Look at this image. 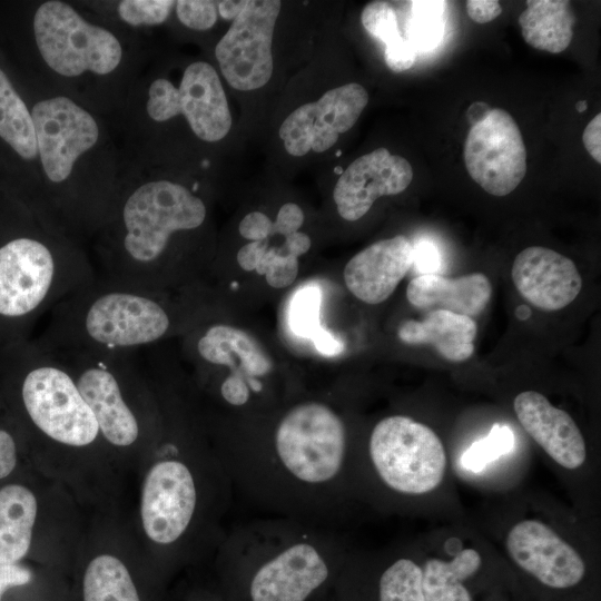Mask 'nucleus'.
Returning <instances> with one entry per match:
<instances>
[{"mask_svg": "<svg viewBox=\"0 0 601 601\" xmlns=\"http://www.w3.org/2000/svg\"><path fill=\"white\" fill-rule=\"evenodd\" d=\"M206 217L204 200L173 180H146L116 194L100 228V276L126 286L162 289L175 278L169 255L174 239L197 230Z\"/></svg>", "mask_w": 601, "mask_h": 601, "instance_id": "f257e3e1", "label": "nucleus"}, {"mask_svg": "<svg viewBox=\"0 0 601 601\" xmlns=\"http://www.w3.org/2000/svg\"><path fill=\"white\" fill-rule=\"evenodd\" d=\"M176 318L162 289L126 286L96 275L53 306L37 345L46 351L137 353L169 335Z\"/></svg>", "mask_w": 601, "mask_h": 601, "instance_id": "f03ea898", "label": "nucleus"}, {"mask_svg": "<svg viewBox=\"0 0 601 601\" xmlns=\"http://www.w3.org/2000/svg\"><path fill=\"white\" fill-rule=\"evenodd\" d=\"M346 428L326 404L304 402L292 407L278 423L272 456L247 466L278 500L296 503L329 497V487L343 471ZM249 465V464H248Z\"/></svg>", "mask_w": 601, "mask_h": 601, "instance_id": "7ed1b4c3", "label": "nucleus"}, {"mask_svg": "<svg viewBox=\"0 0 601 601\" xmlns=\"http://www.w3.org/2000/svg\"><path fill=\"white\" fill-rule=\"evenodd\" d=\"M96 275L73 239L42 223L0 246V318L31 321Z\"/></svg>", "mask_w": 601, "mask_h": 601, "instance_id": "20e7f679", "label": "nucleus"}, {"mask_svg": "<svg viewBox=\"0 0 601 601\" xmlns=\"http://www.w3.org/2000/svg\"><path fill=\"white\" fill-rule=\"evenodd\" d=\"M31 117L38 158L48 183L40 208L42 223L69 238L76 231L93 229L70 180L77 161L99 142L100 128L96 118L62 95L37 101Z\"/></svg>", "mask_w": 601, "mask_h": 601, "instance_id": "39448f33", "label": "nucleus"}, {"mask_svg": "<svg viewBox=\"0 0 601 601\" xmlns=\"http://www.w3.org/2000/svg\"><path fill=\"white\" fill-rule=\"evenodd\" d=\"M47 352L71 373L93 414L100 437L108 444L121 449L134 446L151 428L150 388L140 372L138 352Z\"/></svg>", "mask_w": 601, "mask_h": 601, "instance_id": "423d86ee", "label": "nucleus"}, {"mask_svg": "<svg viewBox=\"0 0 601 601\" xmlns=\"http://www.w3.org/2000/svg\"><path fill=\"white\" fill-rule=\"evenodd\" d=\"M19 400L30 426L67 447L95 444L100 432L69 370L37 344L21 351Z\"/></svg>", "mask_w": 601, "mask_h": 601, "instance_id": "0eeeda50", "label": "nucleus"}, {"mask_svg": "<svg viewBox=\"0 0 601 601\" xmlns=\"http://www.w3.org/2000/svg\"><path fill=\"white\" fill-rule=\"evenodd\" d=\"M239 538L256 554L252 601H306L329 578V539L302 525Z\"/></svg>", "mask_w": 601, "mask_h": 601, "instance_id": "6e6552de", "label": "nucleus"}, {"mask_svg": "<svg viewBox=\"0 0 601 601\" xmlns=\"http://www.w3.org/2000/svg\"><path fill=\"white\" fill-rule=\"evenodd\" d=\"M32 31L45 65L63 78L108 76L124 59L122 43L111 30L87 20L65 1L41 2L33 14Z\"/></svg>", "mask_w": 601, "mask_h": 601, "instance_id": "1a4fd4ad", "label": "nucleus"}, {"mask_svg": "<svg viewBox=\"0 0 601 601\" xmlns=\"http://www.w3.org/2000/svg\"><path fill=\"white\" fill-rule=\"evenodd\" d=\"M368 454L383 483L403 494H424L443 481L446 454L436 433L404 415L381 420L373 428Z\"/></svg>", "mask_w": 601, "mask_h": 601, "instance_id": "9d476101", "label": "nucleus"}, {"mask_svg": "<svg viewBox=\"0 0 601 601\" xmlns=\"http://www.w3.org/2000/svg\"><path fill=\"white\" fill-rule=\"evenodd\" d=\"M146 112L157 122L184 116L201 140L216 142L231 128V116L216 69L205 61L186 67L178 86L167 78L155 79L147 91Z\"/></svg>", "mask_w": 601, "mask_h": 601, "instance_id": "9b49d317", "label": "nucleus"}, {"mask_svg": "<svg viewBox=\"0 0 601 601\" xmlns=\"http://www.w3.org/2000/svg\"><path fill=\"white\" fill-rule=\"evenodd\" d=\"M463 158L470 177L497 197L512 193L526 173L522 134L513 117L500 108L490 109L471 126Z\"/></svg>", "mask_w": 601, "mask_h": 601, "instance_id": "f8f14e48", "label": "nucleus"}, {"mask_svg": "<svg viewBox=\"0 0 601 601\" xmlns=\"http://www.w3.org/2000/svg\"><path fill=\"white\" fill-rule=\"evenodd\" d=\"M278 0L247 1L215 48L227 82L240 91L265 86L273 73L272 42L280 11Z\"/></svg>", "mask_w": 601, "mask_h": 601, "instance_id": "ddd939ff", "label": "nucleus"}, {"mask_svg": "<svg viewBox=\"0 0 601 601\" xmlns=\"http://www.w3.org/2000/svg\"><path fill=\"white\" fill-rule=\"evenodd\" d=\"M198 486L189 465L168 457L148 470L141 490L140 518L147 538L159 545L178 542L198 506Z\"/></svg>", "mask_w": 601, "mask_h": 601, "instance_id": "4468645a", "label": "nucleus"}, {"mask_svg": "<svg viewBox=\"0 0 601 601\" xmlns=\"http://www.w3.org/2000/svg\"><path fill=\"white\" fill-rule=\"evenodd\" d=\"M368 102V93L356 82L326 91L317 101L302 105L282 124L279 137L292 156L329 149L349 130Z\"/></svg>", "mask_w": 601, "mask_h": 601, "instance_id": "2eb2a0df", "label": "nucleus"}, {"mask_svg": "<svg viewBox=\"0 0 601 601\" xmlns=\"http://www.w3.org/2000/svg\"><path fill=\"white\" fill-rule=\"evenodd\" d=\"M506 550L521 569L553 589L574 587L585 573L580 554L555 531L536 520L516 523L508 533Z\"/></svg>", "mask_w": 601, "mask_h": 601, "instance_id": "dca6fc26", "label": "nucleus"}, {"mask_svg": "<svg viewBox=\"0 0 601 601\" xmlns=\"http://www.w3.org/2000/svg\"><path fill=\"white\" fill-rule=\"evenodd\" d=\"M412 178V166L404 157L377 148L355 159L341 174L333 191L337 211L346 220H357L378 197L405 190Z\"/></svg>", "mask_w": 601, "mask_h": 601, "instance_id": "f3484780", "label": "nucleus"}, {"mask_svg": "<svg viewBox=\"0 0 601 601\" xmlns=\"http://www.w3.org/2000/svg\"><path fill=\"white\" fill-rule=\"evenodd\" d=\"M512 280L532 306L555 312L570 305L582 288L575 264L564 255L542 246L520 252L512 265Z\"/></svg>", "mask_w": 601, "mask_h": 601, "instance_id": "a211bd4d", "label": "nucleus"}, {"mask_svg": "<svg viewBox=\"0 0 601 601\" xmlns=\"http://www.w3.org/2000/svg\"><path fill=\"white\" fill-rule=\"evenodd\" d=\"M413 264V245L403 235L378 240L354 255L344 268V282L359 300H386Z\"/></svg>", "mask_w": 601, "mask_h": 601, "instance_id": "6ab92c4d", "label": "nucleus"}, {"mask_svg": "<svg viewBox=\"0 0 601 601\" xmlns=\"http://www.w3.org/2000/svg\"><path fill=\"white\" fill-rule=\"evenodd\" d=\"M513 407L526 433L558 464L574 470L584 463L585 441L569 413L553 406L544 395L535 391L518 394Z\"/></svg>", "mask_w": 601, "mask_h": 601, "instance_id": "aec40b11", "label": "nucleus"}, {"mask_svg": "<svg viewBox=\"0 0 601 601\" xmlns=\"http://www.w3.org/2000/svg\"><path fill=\"white\" fill-rule=\"evenodd\" d=\"M201 363L228 367L230 374L244 377L250 391L259 392L262 384L254 377L268 374L273 364L263 347L246 332L226 324H210L193 344Z\"/></svg>", "mask_w": 601, "mask_h": 601, "instance_id": "412c9836", "label": "nucleus"}, {"mask_svg": "<svg viewBox=\"0 0 601 601\" xmlns=\"http://www.w3.org/2000/svg\"><path fill=\"white\" fill-rule=\"evenodd\" d=\"M491 295V282L482 273L455 278L423 274L411 279L406 288L408 303L417 308L437 307L469 317L481 314Z\"/></svg>", "mask_w": 601, "mask_h": 601, "instance_id": "4be33fe9", "label": "nucleus"}, {"mask_svg": "<svg viewBox=\"0 0 601 601\" xmlns=\"http://www.w3.org/2000/svg\"><path fill=\"white\" fill-rule=\"evenodd\" d=\"M476 333L477 325L472 317L445 309H433L421 322L405 321L397 329L402 342L432 345L451 362H463L472 356Z\"/></svg>", "mask_w": 601, "mask_h": 601, "instance_id": "5701e85b", "label": "nucleus"}, {"mask_svg": "<svg viewBox=\"0 0 601 601\" xmlns=\"http://www.w3.org/2000/svg\"><path fill=\"white\" fill-rule=\"evenodd\" d=\"M38 514L33 492L19 483L0 487V563H19L29 552Z\"/></svg>", "mask_w": 601, "mask_h": 601, "instance_id": "b1692460", "label": "nucleus"}, {"mask_svg": "<svg viewBox=\"0 0 601 601\" xmlns=\"http://www.w3.org/2000/svg\"><path fill=\"white\" fill-rule=\"evenodd\" d=\"M573 23L570 2L564 0H528L519 17L524 41L551 53L562 52L569 47Z\"/></svg>", "mask_w": 601, "mask_h": 601, "instance_id": "393cba45", "label": "nucleus"}, {"mask_svg": "<svg viewBox=\"0 0 601 601\" xmlns=\"http://www.w3.org/2000/svg\"><path fill=\"white\" fill-rule=\"evenodd\" d=\"M482 560L474 549H464L446 562L430 559L422 568L425 601H473L464 581L475 574Z\"/></svg>", "mask_w": 601, "mask_h": 601, "instance_id": "a878e982", "label": "nucleus"}, {"mask_svg": "<svg viewBox=\"0 0 601 601\" xmlns=\"http://www.w3.org/2000/svg\"><path fill=\"white\" fill-rule=\"evenodd\" d=\"M0 138L22 159L38 158L37 137L31 110L0 68Z\"/></svg>", "mask_w": 601, "mask_h": 601, "instance_id": "bb28decb", "label": "nucleus"}, {"mask_svg": "<svg viewBox=\"0 0 601 601\" xmlns=\"http://www.w3.org/2000/svg\"><path fill=\"white\" fill-rule=\"evenodd\" d=\"M361 20L365 30L385 45L384 59L392 71L403 72L414 65L417 51L403 37L392 4L372 1L364 7Z\"/></svg>", "mask_w": 601, "mask_h": 601, "instance_id": "cd10ccee", "label": "nucleus"}, {"mask_svg": "<svg viewBox=\"0 0 601 601\" xmlns=\"http://www.w3.org/2000/svg\"><path fill=\"white\" fill-rule=\"evenodd\" d=\"M83 601H140L125 563L112 554L95 556L82 581Z\"/></svg>", "mask_w": 601, "mask_h": 601, "instance_id": "c85d7f7f", "label": "nucleus"}, {"mask_svg": "<svg viewBox=\"0 0 601 601\" xmlns=\"http://www.w3.org/2000/svg\"><path fill=\"white\" fill-rule=\"evenodd\" d=\"M322 290L315 284L297 289L289 306V326L302 338L313 342L323 355L334 356L343 351V344L321 324Z\"/></svg>", "mask_w": 601, "mask_h": 601, "instance_id": "c756f323", "label": "nucleus"}, {"mask_svg": "<svg viewBox=\"0 0 601 601\" xmlns=\"http://www.w3.org/2000/svg\"><path fill=\"white\" fill-rule=\"evenodd\" d=\"M403 37L418 52L439 46L445 31L444 1H410Z\"/></svg>", "mask_w": 601, "mask_h": 601, "instance_id": "7c9ffc66", "label": "nucleus"}, {"mask_svg": "<svg viewBox=\"0 0 601 601\" xmlns=\"http://www.w3.org/2000/svg\"><path fill=\"white\" fill-rule=\"evenodd\" d=\"M378 601H425L422 568L407 558L394 561L380 578Z\"/></svg>", "mask_w": 601, "mask_h": 601, "instance_id": "2f4dec72", "label": "nucleus"}, {"mask_svg": "<svg viewBox=\"0 0 601 601\" xmlns=\"http://www.w3.org/2000/svg\"><path fill=\"white\" fill-rule=\"evenodd\" d=\"M515 443L513 431L506 424L495 423L489 434L474 442L461 457L464 469L482 471L489 463L510 453Z\"/></svg>", "mask_w": 601, "mask_h": 601, "instance_id": "473e14b6", "label": "nucleus"}, {"mask_svg": "<svg viewBox=\"0 0 601 601\" xmlns=\"http://www.w3.org/2000/svg\"><path fill=\"white\" fill-rule=\"evenodd\" d=\"M171 0H121L117 4V13L128 26L154 27L164 23L175 8Z\"/></svg>", "mask_w": 601, "mask_h": 601, "instance_id": "72a5a7b5", "label": "nucleus"}, {"mask_svg": "<svg viewBox=\"0 0 601 601\" xmlns=\"http://www.w3.org/2000/svg\"><path fill=\"white\" fill-rule=\"evenodd\" d=\"M255 270L264 275L269 286L285 288L298 274V258L284 254L279 248L268 247Z\"/></svg>", "mask_w": 601, "mask_h": 601, "instance_id": "f704fd0d", "label": "nucleus"}, {"mask_svg": "<svg viewBox=\"0 0 601 601\" xmlns=\"http://www.w3.org/2000/svg\"><path fill=\"white\" fill-rule=\"evenodd\" d=\"M175 8L179 21L193 30H208L217 21L218 11L214 1L179 0Z\"/></svg>", "mask_w": 601, "mask_h": 601, "instance_id": "c9c22d12", "label": "nucleus"}, {"mask_svg": "<svg viewBox=\"0 0 601 601\" xmlns=\"http://www.w3.org/2000/svg\"><path fill=\"white\" fill-rule=\"evenodd\" d=\"M239 234L252 242L266 240L272 235L273 221L260 211L247 214L238 226Z\"/></svg>", "mask_w": 601, "mask_h": 601, "instance_id": "e433bc0d", "label": "nucleus"}, {"mask_svg": "<svg viewBox=\"0 0 601 601\" xmlns=\"http://www.w3.org/2000/svg\"><path fill=\"white\" fill-rule=\"evenodd\" d=\"M304 223L302 208L294 203L284 204L278 210L277 218L273 223L272 234L288 236L298 231Z\"/></svg>", "mask_w": 601, "mask_h": 601, "instance_id": "4c0bfd02", "label": "nucleus"}, {"mask_svg": "<svg viewBox=\"0 0 601 601\" xmlns=\"http://www.w3.org/2000/svg\"><path fill=\"white\" fill-rule=\"evenodd\" d=\"M223 400L231 406L245 405L250 396V388L247 381L237 375L229 374L219 386Z\"/></svg>", "mask_w": 601, "mask_h": 601, "instance_id": "58836bf2", "label": "nucleus"}, {"mask_svg": "<svg viewBox=\"0 0 601 601\" xmlns=\"http://www.w3.org/2000/svg\"><path fill=\"white\" fill-rule=\"evenodd\" d=\"M441 264L436 246L427 240L413 245V264L423 274H435Z\"/></svg>", "mask_w": 601, "mask_h": 601, "instance_id": "ea45409f", "label": "nucleus"}, {"mask_svg": "<svg viewBox=\"0 0 601 601\" xmlns=\"http://www.w3.org/2000/svg\"><path fill=\"white\" fill-rule=\"evenodd\" d=\"M32 572L20 563H0V601L3 593L13 587L28 584Z\"/></svg>", "mask_w": 601, "mask_h": 601, "instance_id": "a19ab883", "label": "nucleus"}, {"mask_svg": "<svg viewBox=\"0 0 601 601\" xmlns=\"http://www.w3.org/2000/svg\"><path fill=\"white\" fill-rule=\"evenodd\" d=\"M18 460L17 442L8 430L0 427V480L8 477L16 469Z\"/></svg>", "mask_w": 601, "mask_h": 601, "instance_id": "79ce46f5", "label": "nucleus"}, {"mask_svg": "<svg viewBox=\"0 0 601 601\" xmlns=\"http://www.w3.org/2000/svg\"><path fill=\"white\" fill-rule=\"evenodd\" d=\"M467 16L476 23H486L496 19L502 8L496 0H469L465 2Z\"/></svg>", "mask_w": 601, "mask_h": 601, "instance_id": "37998d69", "label": "nucleus"}, {"mask_svg": "<svg viewBox=\"0 0 601 601\" xmlns=\"http://www.w3.org/2000/svg\"><path fill=\"white\" fill-rule=\"evenodd\" d=\"M267 240L250 242L237 253V263L246 272L255 270L263 255L268 249Z\"/></svg>", "mask_w": 601, "mask_h": 601, "instance_id": "c03bdc74", "label": "nucleus"}, {"mask_svg": "<svg viewBox=\"0 0 601 601\" xmlns=\"http://www.w3.org/2000/svg\"><path fill=\"white\" fill-rule=\"evenodd\" d=\"M582 141L590 156L601 164V114H598L584 128Z\"/></svg>", "mask_w": 601, "mask_h": 601, "instance_id": "a18cd8bd", "label": "nucleus"}, {"mask_svg": "<svg viewBox=\"0 0 601 601\" xmlns=\"http://www.w3.org/2000/svg\"><path fill=\"white\" fill-rule=\"evenodd\" d=\"M311 248V238L305 233L296 231L285 237L283 247L280 252L294 257H299L300 255L308 252Z\"/></svg>", "mask_w": 601, "mask_h": 601, "instance_id": "49530a36", "label": "nucleus"}, {"mask_svg": "<svg viewBox=\"0 0 601 601\" xmlns=\"http://www.w3.org/2000/svg\"><path fill=\"white\" fill-rule=\"evenodd\" d=\"M247 1H220L217 3L218 13L226 20H234L246 6Z\"/></svg>", "mask_w": 601, "mask_h": 601, "instance_id": "de8ad7c7", "label": "nucleus"}, {"mask_svg": "<svg viewBox=\"0 0 601 601\" xmlns=\"http://www.w3.org/2000/svg\"><path fill=\"white\" fill-rule=\"evenodd\" d=\"M575 107H577L578 111L582 112V111H584L587 109V102L585 101H579Z\"/></svg>", "mask_w": 601, "mask_h": 601, "instance_id": "09e8293b", "label": "nucleus"}, {"mask_svg": "<svg viewBox=\"0 0 601 601\" xmlns=\"http://www.w3.org/2000/svg\"><path fill=\"white\" fill-rule=\"evenodd\" d=\"M335 171H337V173H339V174H342V173H343V170H342V168H341V167H338V168H335Z\"/></svg>", "mask_w": 601, "mask_h": 601, "instance_id": "8fccbe9b", "label": "nucleus"}]
</instances>
